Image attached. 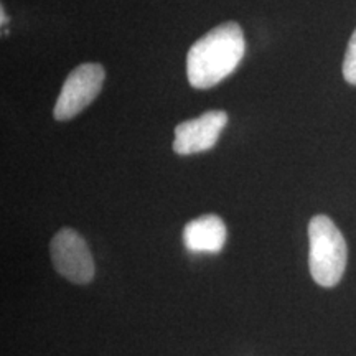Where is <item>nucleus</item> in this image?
I'll return each instance as SVG.
<instances>
[{"instance_id": "20e7f679", "label": "nucleus", "mask_w": 356, "mask_h": 356, "mask_svg": "<svg viewBox=\"0 0 356 356\" xmlns=\"http://www.w3.org/2000/svg\"><path fill=\"white\" fill-rule=\"evenodd\" d=\"M104 78L106 71L99 63H84L71 71L53 111L56 121H70L86 109L101 92Z\"/></svg>"}, {"instance_id": "7ed1b4c3", "label": "nucleus", "mask_w": 356, "mask_h": 356, "mask_svg": "<svg viewBox=\"0 0 356 356\" xmlns=\"http://www.w3.org/2000/svg\"><path fill=\"white\" fill-rule=\"evenodd\" d=\"M50 257L53 267L60 275L78 286L92 282L96 264L88 243L78 231L63 228L51 238Z\"/></svg>"}, {"instance_id": "f257e3e1", "label": "nucleus", "mask_w": 356, "mask_h": 356, "mask_svg": "<svg viewBox=\"0 0 356 356\" xmlns=\"http://www.w3.org/2000/svg\"><path fill=\"white\" fill-rule=\"evenodd\" d=\"M246 53L244 33L236 22L215 26L191 44L186 56L188 81L197 89H210L238 68Z\"/></svg>"}, {"instance_id": "423d86ee", "label": "nucleus", "mask_w": 356, "mask_h": 356, "mask_svg": "<svg viewBox=\"0 0 356 356\" xmlns=\"http://www.w3.org/2000/svg\"><path fill=\"white\" fill-rule=\"evenodd\" d=\"M228 238L225 221L216 215H204L186 222L184 228V244L190 252L216 254Z\"/></svg>"}, {"instance_id": "39448f33", "label": "nucleus", "mask_w": 356, "mask_h": 356, "mask_svg": "<svg viewBox=\"0 0 356 356\" xmlns=\"http://www.w3.org/2000/svg\"><path fill=\"white\" fill-rule=\"evenodd\" d=\"M226 124L228 114L225 111H208L197 119L178 124L175 127L173 150L178 155L207 152L216 145Z\"/></svg>"}, {"instance_id": "f03ea898", "label": "nucleus", "mask_w": 356, "mask_h": 356, "mask_svg": "<svg viewBox=\"0 0 356 356\" xmlns=\"http://www.w3.org/2000/svg\"><path fill=\"white\" fill-rule=\"evenodd\" d=\"M348 261V248L337 225L325 215L309 222V267L315 282L322 287H335L343 277Z\"/></svg>"}, {"instance_id": "0eeeda50", "label": "nucleus", "mask_w": 356, "mask_h": 356, "mask_svg": "<svg viewBox=\"0 0 356 356\" xmlns=\"http://www.w3.org/2000/svg\"><path fill=\"white\" fill-rule=\"evenodd\" d=\"M343 76L346 83L356 86V30L351 35L348 48H346V55L343 60Z\"/></svg>"}]
</instances>
